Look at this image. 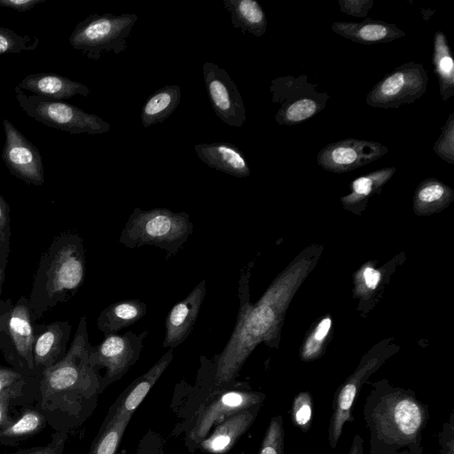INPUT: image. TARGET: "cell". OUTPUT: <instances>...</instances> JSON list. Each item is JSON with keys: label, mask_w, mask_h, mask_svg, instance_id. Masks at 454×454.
Here are the masks:
<instances>
[{"label": "cell", "mask_w": 454, "mask_h": 454, "mask_svg": "<svg viewBox=\"0 0 454 454\" xmlns=\"http://www.w3.org/2000/svg\"><path fill=\"white\" fill-rule=\"evenodd\" d=\"M311 260L301 259L286 269L254 304L249 302V272H241L236 325L223 351L215 356V386L231 382L254 348L262 341L270 343L277 336L285 311L311 268Z\"/></svg>", "instance_id": "cell-1"}, {"label": "cell", "mask_w": 454, "mask_h": 454, "mask_svg": "<svg viewBox=\"0 0 454 454\" xmlns=\"http://www.w3.org/2000/svg\"><path fill=\"white\" fill-rule=\"evenodd\" d=\"M331 29L346 39L367 45L392 42L405 35L395 24L371 18L360 22L335 21Z\"/></svg>", "instance_id": "cell-21"}, {"label": "cell", "mask_w": 454, "mask_h": 454, "mask_svg": "<svg viewBox=\"0 0 454 454\" xmlns=\"http://www.w3.org/2000/svg\"><path fill=\"white\" fill-rule=\"evenodd\" d=\"M67 440V434L54 431L46 444L4 454H65Z\"/></svg>", "instance_id": "cell-39"}, {"label": "cell", "mask_w": 454, "mask_h": 454, "mask_svg": "<svg viewBox=\"0 0 454 454\" xmlns=\"http://www.w3.org/2000/svg\"><path fill=\"white\" fill-rule=\"evenodd\" d=\"M313 399L309 392L301 391L295 395L292 403L291 419L294 425L303 433L308 432L313 421Z\"/></svg>", "instance_id": "cell-33"}, {"label": "cell", "mask_w": 454, "mask_h": 454, "mask_svg": "<svg viewBox=\"0 0 454 454\" xmlns=\"http://www.w3.org/2000/svg\"><path fill=\"white\" fill-rule=\"evenodd\" d=\"M5 141L2 160L9 172L27 184L44 183L43 157L37 149L10 121L4 119Z\"/></svg>", "instance_id": "cell-15"}, {"label": "cell", "mask_w": 454, "mask_h": 454, "mask_svg": "<svg viewBox=\"0 0 454 454\" xmlns=\"http://www.w3.org/2000/svg\"><path fill=\"white\" fill-rule=\"evenodd\" d=\"M208 398L200 407L196 422L190 431V438L200 442L211 429L232 415L261 405L265 395L249 390H228Z\"/></svg>", "instance_id": "cell-13"}, {"label": "cell", "mask_w": 454, "mask_h": 454, "mask_svg": "<svg viewBox=\"0 0 454 454\" xmlns=\"http://www.w3.org/2000/svg\"><path fill=\"white\" fill-rule=\"evenodd\" d=\"M348 454H364V439L359 434L354 436Z\"/></svg>", "instance_id": "cell-46"}, {"label": "cell", "mask_w": 454, "mask_h": 454, "mask_svg": "<svg viewBox=\"0 0 454 454\" xmlns=\"http://www.w3.org/2000/svg\"><path fill=\"white\" fill-rule=\"evenodd\" d=\"M332 326L330 317L323 318L305 341L301 356L304 361L313 360L319 356L325 340Z\"/></svg>", "instance_id": "cell-36"}, {"label": "cell", "mask_w": 454, "mask_h": 454, "mask_svg": "<svg viewBox=\"0 0 454 454\" xmlns=\"http://www.w3.org/2000/svg\"><path fill=\"white\" fill-rule=\"evenodd\" d=\"M39 43L35 36L20 35L13 30L0 27V55L20 53L35 50Z\"/></svg>", "instance_id": "cell-34"}, {"label": "cell", "mask_w": 454, "mask_h": 454, "mask_svg": "<svg viewBox=\"0 0 454 454\" xmlns=\"http://www.w3.org/2000/svg\"><path fill=\"white\" fill-rule=\"evenodd\" d=\"M393 454H423V448L421 444L414 445L409 448L402 449Z\"/></svg>", "instance_id": "cell-47"}, {"label": "cell", "mask_w": 454, "mask_h": 454, "mask_svg": "<svg viewBox=\"0 0 454 454\" xmlns=\"http://www.w3.org/2000/svg\"><path fill=\"white\" fill-rule=\"evenodd\" d=\"M131 417L129 415L119 417L117 419H106L89 454H115Z\"/></svg>", "instance_id": "cell-32"}, {"label": "cell", "mask_w": 454, "mask_h": 454, "mask_svg": "<svg viewBox=\"0 0 454 454\" xmlns=\"http://www.w3.org/2000/svg\"><path fill=\"white\" fill-rule=\"evenodd\" d=\"M387 153L388 148L380 142L347 138L322 148L317 161L326 171L344 173L370 164Z\"/></svg>", "instance_id": "cell-16"}, {"label": "cell", "mask_w": 454, "mask_h": 454, "mask_svg": "<svg viewBox=\"0 0 454 454\" xmlns=\"http://www.w3.org/2000/svg\"><path fill=\"white\" fill-rule=\"evenodd\" d=\"M260 406L238 412L217 425L212 434L200 442L201 449L211 454L230 450L253 424Z\"/></svg>", "instance_id": "cell-23"}, {"label": "cell", "mask_w": 454, "mask_h": 454, "mask_svg": "<svg viewBox=\"0 0 454 454\" xmlns=\"http://www.w3.org/2000/svg\"><path fill=\"white\" fill-rule=\"evenodd\" d=\"M395 171V167H388L357 177L350 184L351 192L341 198L342 203L346 207L364 204L371 195L380 192Z\"/></svg>", "instance_id": "cell-29"}, {"label": "cell", "mask_w": 454, "mask_h": 454, "mask_svg": "<svg viewBox=\"0 0 454 454\" xmlns=\"http://www.w3.org/2000/svg\"><path fill=\"white\" fill-rule=\"evenodd\" d=\"M14 92L21 109L29 117L46 126L73 135H98L106 133L111 129L110 124L98 115L86 113L74 105L27 95L18 86H15Z\"/></svg>", "instance_id": "cell-7"}, {"label": "cell", "mask_w": 454, "mask_h": 454, "mask_svg": "<svg viewBox=\"0 0 454 454\" xmlns=\"http://www.w3.org/2000/svg\"><path fill=\"white\" fill-rule=\"evenodd\" d=\"M202 75L215 114L226 124L240 128L246 121V108L237 85L227 71L212 62L202 66Z\"/></svg>", "instance_id": "cell-14"}, {"label": "cell", "mask_w": 454, "mask_h": 454, "mask_svg": "<svg viewBox=\"0 0 454 454\" xmlns=\"http://www.w3.org/2000/svg\"><path fill=\"white\" fill-rule=\"evenodd\" d=\"M193 232V224L186 212L168 208L143 210L136 207L129 216L118 242L129 248L145 245L176 255Z\"/></svg>", "instance_id": "cell-5"}, {"label": "cell", "mask_w": 454, "mask_h": 454, "mask_svg": "<svg viewBox=\"0 0 454 454\" xmlns=\"http://www.w3.org/2000/svg\"><path fill=\"white\" fill-rule=\"evenodd\" d=\"M285 430L281 415L271 418L258 454H284Z\"/></svg>", "instance_id": "cell-35"}, {"label": "cell", "mask_w": 454, "mask_h": 454, "mask_svg": "<svg viewBox=\"0 0 454 454\" xmlns=\"http://www.w3.org/2000/svg\"><path fill=\"white\" fill-rule=\"evenodd\" d=\"M173 357V348H169L145 373L137 378L124 391V397L121 398L118 406L109 412L106 419H117L121 416H132Z\"/></svg>", "instance_id": "cell-22"}, {"label": "cell", "mask_w": 454, "mask_h": 454, "mask_svg": "<svg viewBox=\"0 0 454 454\" xmlns=\"http://www.w3.org/2000/svg\"><path fill=\"white\" fill-rule=\"evenodd\" d=\"M440 454H454V411L439 432Z\"/></svg>", "instance_id": "cell-42"}, {"label": "cell", "mask_w": 454, "mask_h": 454, "mask_svg": "<svg viewBox=\"0 0 454 454\" xmlns=\"http://www.w3.org/2000/svg\"><path fill=\"white\" fill-rule=\"evenodd\" d=\"M85 249L81 236L73 231L57 235L40 257L28 303L35 320L71 299L83 283Z\"/></svg>", "instance_id": "cell-4"}, {"label": "cell", "mask_w": 454, "mask_h": 454, "mask_svg": "<svg viewBox=\"0 0 454 454\" xmlns=\"http://www.w3.org/2000/svg\"><path fill=\"white\" fill-rule=\"evenodd\" d=\"M45 0H0L1 7H8L19 12H27Z\"/></svg>", "instance_id": "cell-43"}, {"label": "cell", "mask_w": 454, "mask_h": 454, "mask_svg": "<svg viewBox=\"0 0 454 454\" xmlns=\"http://www.w3.org/2000/svg\"><path fill=\"white\" fill-rule=\"evenodd\" d=\"M234 28L242 34L248 32L256 37L262 36L267 30V18L261 4L255 0H223Z\"/></svg>", "instance_id": "cell-26"}, {"label": "cell", "mask_w": 454, "mask_h": 454, "mask_svg": "<svg viewBox=\"0 0 454 454\" xmlns=\"http://www.w3.org/2000/svg\"><path fill=\"white\" fill-rule=\"evenodd\" d=\"M71 333L72 325L68 321L35 324L33 361L37 378L64 357Z\"/></svg>", "instance_id": "cell-17"}, {"label": "cell", "mask_w": 454, "mask_h": 454, "mask_svg": "<svg viewBox=\"0 0 454 454\" xmlns=\"http://www.w3.org/2000/svg\"><path fill=\"white\" fill-rule=\"evenodd\" d=\"M20 90L51 100L61 101L75 95L88 97L90 89L76 81L52 73H37L24 77L17 85Z\"/></svg>", "instance_id": "cell-19"}, {"label": "cell", "mask_w": 454, "mask_h": 454, "mask_svg": "<svg viewBox=\"0 0 454 454\" xmlns=\"http://www.w3.org/2000/svg\"><path fill=\"white\" fill-rule=\"evenodd\" d=\"M146 312V304L138 299L116 301L100 312L97 325L104 336L114 334L137 323Z\"/></svg>", "instance_id": "cell-24"}, {"label": "cell", "mask_w": 454, "mask_h": 454, "mask_svg": "<svg viewBox=\"0 0 454 454\" xmlns=\"http://www.w3.org/2000/svg\"><path fill=\"white\" fill-rule=\"evenodd\" d=\"M46 426L44 415L35 404L24 406L18 417L0 427V445L16 446L38 434Z\"/></svg>", "instance_id": "cell-25"}, {"label": "cell", "mask_w": 454, "mask_h": 454, "mask_svg": "<svg viewBox=\"0 0 454 454\" xmlns=\"http://www.w3.org/2000/svg\"><path fill=\"white\" fill-rule=\"evenodd\" d=\"M40 380L0 393V427L11 423L15 417L11 409L15 406H28L36 403Z\"/></svg>", "instance_id": "cell-31"}, {"label": "cell", "mask_w": 454, "mask_h": 454, "mask_svg": "<svg viewBox=\"0 0 454 454\" xmlns=\"http://www.w3.org/2000/svg\"><path fill=\"white\" fill-rule=\"evenodd\" d=\"M270 90L273 103L281 104L274 115L279 125L294 126L312 118L325 108L330 95L317 90L308 76L301 74L278 77L271 81Z\"/></svg>", "instance_id": "cell-9"}, {"label": "cell", "mask_w": 454, "mask_h": 454, "mask_svg": "<svg viewBox=\"0 0 454 454\" xmlns=\"http://www.w3.org/2000/svg\"><path fill=\"white\" fill-rule=\"evenodd\" d=\"M181 96V87L177 84L165 85L150 95L140 114L144 128L167 120L179 106Z\"/></svg>", "instance_id": "cell-27"}, {"label": "cell", "mask_w": 454, "mask_h": 454, "mask_svg": "<svg viewBox=\"0 0 454 454\" xmlns=\"http://www.w3.org/2000/svg\"><path fill=\"white\" fill-rule=\"evenodd\" d=\"M91 347L83 316L64 357L40 378L35 405L54 431L68 434L78 426L101 387L98 370L90 363Z\"/></svg>", "instance_id": "cell-2"}, {"label": "cell", "mask_w": 454, "mask_h": 454, "mask_svg": "<svg viewBox=\"0 0 454 454\" xmlns=\"http://www.w3.org/2000/svg\"><path fill=\"white\" fill-rule=\"evenodd\" d=\"M10 207L0 194V263L5 270L10 252Z\"/></svg>", "instance_id": "cell-38"}, {"label": "cell", "mask_w": 454, "mask_h": 454, "mask_svg": "<svg viewBox=\"0 0 454 454\" xmlns=\"http://www.w3.org/2000/svg\"><path fill=\"white\" fill-rule=\"evenodd\" d=\"M148 330L139 333L131 331L124 334H108L90 351V363L98 370L106 368L105 381L111 382L121 378L138 359L143 341Z\"/></svg>", "instance_id": "cell-12"}, {"label": "cell", "mask_w": 454, "mask_h": 454, "mask_svg": "<svg viewBox=\"0 0 454 454\" xmlns=\"http://www.w3.org/2000/svg\"><path fill=\"white\" fill-rule=\"evenodd\" d=\"M387 358L383 352H371L365 356L356 371L337 389L333 395L332 415L327 429L331 448L335 449L347 422H353V407L362 386Z\"/></svg>", "instance_id": "cell-11"}, {"label": "cell", "mask_w": 454, "mask_h": 454, "mask_svg": "<svg viewBox=\"0 0 454 454\" xmlns=\"http://www.w3.org/2000/svg\"><path fill=\"white\" fill-rule=\"evenodd\" d=\"M194 150L204 163L216 170L235 177H247L251 173L245 155L231 143H201Z\"/></svg>", "instance_id": "cell-20"}, {"label": "cell", "mask_w": 454, "mask_h": 454, "mask_svg": "<svg viewBox=\"0 0 454 454\" xmlns=\"http://www.w3.org/2000/svg\"><path fill=\"white\" fill-rule=\"evenodd\" d=\"M427 82V71L421 63H403L372 87L366 96V104L382 109L411 104L426 93Z\"/></svg>", "instance_id": "cell-10"}, {"label": "cell", "mask_w": 454, "mask_h": 454, "mask_svg": "<svg viewBox=\"0 0 454 454\" xmlns=\"http://www.w3.org/2000/svg\"><path fill=\"white\" fill-rule=\"evenodd\" d=\"M433 151L447 163L454 164V113L448 116Z\"/></svg>", "instance_id": "cell-37"}, {"label": "cell", "mask_w": 454, "mask_h": 454, "mask_svg": "<svg viewBox=\"0 0 454 454\" xmlns=\"http://www.w3.org/2000/svg\"><path fill=\"white\" fill-rule=\"evenodd\" d=\"M35 324L28 299L21 296L13 301L0 316V351L9 366L37 378L33 361Z\"/></svg>", "instance_id": "cell-8"}, {"label": "cell", "mask_w": 454, "mask_h": 454, "mask_svg": "<svg viewBox=\"0 0 454 454\" xmlns=\"http://www.w3.org/2000/svg\"><path fill=\"white\" fill-rule=\"evenodd\" d=\"M340 10L350 16L366 17L374 4L373 0H338Z\"/></svg>", "instance_id": "cell-41"}, {"label": "cell", "mask_w": 454, "mask_h": 454, "mask_svg": "<svg viewBox=\"0 0 454 454\" xmlns=\"http://www.w3.org/2000/svg\"><path fill=\"white\" fill-rule=\"evenodd\" d=\"M454 198L453 190L434 177L424 179L416 188L414 207L420 212L434 211L448 205Z\"/></svg>", "instance_id": "cell-30"}, {"label": "cell", "mask_w": 454, "mask_h": 454, "mask_svg": "<svg viewBox=\"0 0 454 454\" xmlns=\"http://www.w3.org/2000/svg\"><path fill=\"white\" fill-rule=\"evenodd\" d=\"M36 380L40 379L26 376L11 366L0 365V393L27 385Z\"/></svg>", "instance_id": "cell-40"}, {"label": "cell", "mask_w": 454, "mask_h": 454, "mask_svg": "<svg viewBox=\"0 0 454 454\" xmlns=\"http://www.w3.org/2000/svg\"><path fill=\"white\" fill-rule=\"evenodd\" d=\"M432 62L441 98L447 101L454 95V60L446 35L441 30L436 31L434 36Z\"/></svg>", "instance_id": "cell-28"}, {"label": "cell", "mask_w": 454, "mask_h": 454, "mask_svg": "<svg viewBox=\"0 0 454 454\" xmlns=\"http://www.w3.org/2000/svg\"><path fill=\"white\" fill-rule=\"evenodd\" d=\"M4 273L5 270L3 268V266L0 263V316L4 314L12 304V301L8 300H3L2 299V294H3V283L4 280Z\"/></svg>", "instance_id": "cell-45"}, {"label": "cell", "mask_w": 454, "mask_h": 454, "mask_svg": "<svg viewBox=\"0 0 454 454\" xmlns=\"http://www.w3.org/2000/svg\"><path fill=\"white\" fill-rule=\"evenodd\" d=\"M428 419L427 405L413 390L386 380L373 383L364 406L370 454H393L421 444Z\"/></svg>", "instance_id": "cell-3"}, {"label": "cell", "mask_w": 454, "mask_h": 454, "mask_svg": "<svg viewBox=\"0 0 454 454\" xmlns=\"http://www.w3.org/2000/svg\"><path fill=\"white\" fill-rule=\"evenodd\" d=\"M364 283L370 289H375L380 280V273L372 267H366L363 272Z\"/></svg>", "instance_id": "cell-44"}, {"label": "cell", "mask_w": 454, "mask_h": 454, "mask_svg": "<svg viewBox=\"0 0 454 454\" xmlns=\"http://www.w3.org/2000/svg\"><path fill=\"white\" fill-rule=\"evenodd\" d=\"M206 295V281L201 280L182 301L175 304L165 320L162 347L174 348L191 334Z\"/></svg>", "instance_id": "cell-18"}, {"label": "cell", "mask_w": 454, "mask_h": 454, "mask_svg": "<svg viewBox=\"0 0 454 454\" xmlns=\"http://www.w3.org/2000/svg\"><path fill=\"white\" fill-rule=\"evenodd\" d=\"M137 20L136 13H93L76 25L68 41L90 59L98 60L109 51L119 54L127 49Z\"/></svg>", "instance_id": "cell-6"}]
</instances>
